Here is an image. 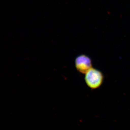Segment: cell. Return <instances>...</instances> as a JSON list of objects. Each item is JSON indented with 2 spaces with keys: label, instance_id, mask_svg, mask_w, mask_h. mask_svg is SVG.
I'll use <instances>...</instances> for the list:
<instances>
[{
  "label": "cell",
  "instance_id": "2",
  "mask_svg": "<svg viewBox=\"0 0 130 130\" xmlns=\"http://www.w3.org/2000/svg\"><path fill=\"white\" fill-rule=\"evenodd\" d=\"M75 66L76 69L78 72L85 74L92 68V60L88 55H80L77 56L75 59Z\"/></svg>",
  "mask_w": 130,
  "mask_h": 130
},
{
  "label": "cell",
  "instance_id": "1",
  "mask_svg": "<svg viewBox=\"0 0 130 130\" xmlns=\"http://www.w3.org/2000/svg\"><path fill=\"white\" fill-rule=\"evenodd\" d=\"M104 76L100 70L92 67L85 76V81L88 87L92 89L100 88L103 83Z\"/></svg>",
  "mask_w": 130,
  "mask_h": 130
}]
</instances>
